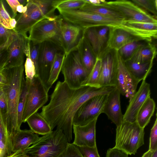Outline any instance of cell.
Here are the masks:
<instances>
[{"label": "cell", "instance_id": "cell-1", "mask_svg": "<svg viewBox=\"0 0 157 157\" xmlns=\"http://www.w3.org/2000/svg\"><path fill=\"white\" fill-rule=\"evenodd\" d=\"M115 86L95 87L82 86L73 89L64 82L59 81L52 94L50 102L44 106L40 113L49 124L52 130H61L68 142L72 140V121L78 109L90 98L109 94Z\"/></svg>", "mask_w": 157, "mask_h": 157}, {"label": "cell", "instance_id": "cell-2", "mask_svg": "<svg viewBox=\"0 0 157 157\" xmlns=\"http://www.w3.org/2000/svg\"><path fill=\"white\" fill-rule=\"evenodd\" d=\"M3 71L8 82L3 86L6 94L8 106V117L6 128L10 147L12 137L20 130L17 122V107L21 88L24 77V66H21L4 67Z\"/></svg>", "mask_w": 157, "mask_h": 157}, {"label": "cell", "instance_id": "cell-3", "mask_svg": "<svg viewBox=\"0 0 157 157\" xmlns=\"http://www.w3.org/2000/svg\"><path fill=\"white\" fill-rule=\"evenodd\" d=\"M27 10L19 15L15 28L16 33L28 37L32 27L44 19L55 15L54 0H28Z\"/></svg>", "mask_w": 157, "mask_h": 157}, {"label": "cell", "instance_id": "cell-4", "mask_svg": "<svg viewBox=\"0 0 157 157\" xmlns=\"http://www.w3.org/2000/svg\"><path fill=\"white\" fill-rule=\"evenodd\" d=\"M68 143L63 132L56 129L39 137L24 151L29 157H59Z\"/></svg>", "mask_w": 157, "mask_h": 157}, {"label": "cell", "instance_id": "cell-5", "mask_svg": "<svg viewBox=\"0 0 157 157\" xmlns=\"http://www.w3.org/2000/svg\"><path fill=\"white\" fill-rule=\"evenodd\" d=\"M144 129L136 122H123L117 127L114 147L128 155H135L138 149L144 144Z\"/></svg>", "mask_w": 157, "mask_h": 157}, {"label": "cell", "instance_id": "cell-6", "mask_svg": "<svg viewBox=\"0 0 157 157\" xmlns=\"http://www.w3.org/2000/svg\"><path fill=\"white\" fill-rule=\"evenodd\" d=\"M58 11L65 21L79 27L84 32L91 27L118 26L124 21L105 17L80 9Z\"/></svg>", "mask_w": 157, "mask_h": 157}, {"label": "cell", "instance_id": "cell-7", "mask_svg": "<svg viewBox=\"0 0 157 157\" xmlns=\"http://www.w3.org/2000/svg\"><path fill=\"white\" fill-rule=\"evenodd\" d=\"M62 19L59 14L39 21L29 32V40L35 44L45 41L51 42L62 48L61 25Z\"/></svg>", "mask_w": 157, "mask_h": 157}, {"label": "cell", "instance_id": "cell-8", "mask_svg": "<svg viewBox=\"0 0 157 157\" xmlns=\"http://www.w3.org/2000/svg\"><path fill=\"white\" fill-rule=\"evenodd\" d=\"M61 71L64 81L73 89L81 87L89 75L81 63L78 48L65 55Z\"/></svg>", "mask_w": 157, "mask_h": 157}, {"label": "cell", "instance_id": "cell-9", "mask_svg": "<svg viewBox=\"0 0 157 157\" xmlns=\"http://www.w3.org/2000/svg\"><path fill=\"white\" fill-rule=\"evenodd\" d=\"M27 80L29 82V85L22 117V123L25 122L28 118L43 107L48 98V92L39 76H35L31 81Z\"/></svg>", "mask_w": 157, "mask_h": 157}, {"label": "cell", "instance_id": "cell-10", "mask_svg": "<svg viewBox=\"0 0 157 157\" xmlns=\"http://www.w3.org/2000/svg\"><path fill=\"white\" fill-rule=\"evenodd\" d=\"M108 94L97 95L83 103L74 116L73 125H84L97 119L99 115L103 113Z\"/></svg>", "mask_w": 157, "mask_h": 157}, {"label": "cell", "instance_id": "cell-11", "mask_svg": "<svg viewBox=\"0 0 157 157\" xmlns=\"http://www.w3.org/2000/svg\"><path fill=\"white\" fill-rule=\"evenodd\" d=\"M62 52L64 51L61 47L52 42L45 41L39 44L36 76H39L45 88L56 54Z\"/></svg>", "mask_w": 157, "mask_h": 157}, {"label": "cell", "instance_id": "cell-12", "mask_svg": "<svg viewBox=\"0 0 157 157\" xmlns=\"http://www.w3.org/2000/svg\"><path fill=\"white\" fill-rule=\"evenodd\" d=\"M106 4L121 14L126 20L157 23L156 17L143 10L131 1H106Z\"/></svg>", "mask_w": 157, "mask_h": 157}, {"label": "cell", "instance_id": "cell-13", "mask_svg": "<svg viewBox=\"0 0 157 157\" xmlns=\"http://www.w3.org/2000/svg\"><path fill=\"white\" fill-rule=\"evenodd\" d=\"M99 56L101 61L99 87L116 86L117 72V51L106 48Z\"/></svg>", "mask_w": 157, "mask_h": 157}, {"label": "cell", "instance_id": "cell-14", "mask_svg": "<svg viewBox=\"0 0 157 157\" xmlns=\"http://www.w3.org/2000/svg\"><path fill=\"white\" fill-rule=\"evenodd\" d=\"M117 72L116 87L121 94L131 100L136 92L139 82L126 67L124 62L117 52Z\"/></svg>", "mask_w": 157, "mask_h": 157}, {"label": "cell", "instance_id": "cell-15", "mask_svg": "<svg viewBox=\"0 0 157 157\" xmlns=\"http://www.w3.org/2000/svg\"><path fill=\"white\" fill-rule=\"evenodd\" d=\"M62 47L65 55L77 49L84 36V30L79 27L65 21L61 25Z\"/></svg>", "mask_w": 157, "mask_h": 157}, {"label": "cell", "instance_id": "cell-16", "mask_svg": "<svg viewBox=\"0 0 157 157\" xmlns=\"http://www.w3.org/2000/svg\"><path fill=\"white\" fill-rule=\"evenodd\" d=\"M150 85L143 80L137 91L129 101L125 113L123 115V122L130 123L136 122L137 113L147 98L150 96Z\"/></svg>", "mask_w": 157, "mask_h": 157}, {"label": "cell", "instance_id": "cell-17", "mask_svg": "<svg viewBox=\"0 0 157 157\" xmlns=\"http://www.w3.org/2000/svg\"><path fill=\"white\" fill-rule=\"evenodd\" d=\"M133 35L148 42L157 36V23L124 20L119 25Z\"/></svg>", "mask_w": 157, "mask_h": 157}, {"label": "cell", "instance_id": "cell-18", "mask_svg": "<svg viewBox=\"0 0 157 157\" xmlns=\"http://www.w3.org/2000/svg\"><path fill=\"white\" fill-rule=\"evenodd\" d=\"M109 27H93L86 29L84 35L90 44L96 57L106 48Z\"/></svg>", "mask_w": 157, "mask_h": 157}, {"label": "cell", "instance_id": "cell-19", "mask_svg": "<svg viewBox=\"0 0 157 157\" xmlns=\"http://www.w3.org/2000/svg\"><path fill=\"white\" fill-rule=\"evenodd\" d=\"M97 120L84 125H73L75 137L73 144L78 147L96 146L95 132Z\"/></svg>", "mask_w": 157, "mask_h": 157}, {"label": "cell", "instance_id": "cell-20", "mask_svg": "<svg viewBox=\"0 0 157 157\" xmlns=\"http://www.w3.org/2000/svg\"><path fill=\"white\" fill-rule=\"evenodd\" d=\"M28 37L16 33L14 39L9 47L8 59L5 67L10 68L23 64L24 48Z\"/></svg>", "mask_w": 157, "mask_h": 157}, {"label": "cell", "instance_id": "cell-21", "mask_svg": "<svg viewBox=\"0 0 157 157\" xmlns=\"http://www.w3.org/2000/svg\"><path fill=\"white\" fill-rule=\"evenodd\" d=\"M121 94L116 88L108 94L105 104L103 113L116 126L120 125L123 122L120 102Z\"/></svg>", "mask_w": 157, "mask_h": 157}, {"label": "cell", "instance_id": "cell-22", "mask_svg": "<svg viewBox=\"0 0 157 157\" xmlns=\"http://www.w3.org/2000/svg\"><path fill=\"white\" fill-rule=\"evenodd\" d=\"M109 27L106 48L117 51L129 43L136 40H143L133 35L119 25Z\"/></svg>", "mask_w": 157, "mask_h": 157}, {"label": "cell", "instance_id": "cell-23", "mask_svg": "<svg viewBox=\"0 0 157 157\" xmlns=\"http://www.w3.org/2000/svg\"><path fill=\"white\" fill-rule=\"evenodd\" d=\"M39 137L30 130H20L12 138L11 152L18 151H25L34 143Z\"/></svg>", "mask_w": 157, "mask_h": 157}, {"label": "cell", "instance_id": "cell-24", "mask_svg": "<svg viewBox=\"0 0 157 157\" xmlns=\"http://www.w3.org/2000/svg\"><path fill=\"white\" fill-rule=\"evenodd\" d=\"M78 50L81 63L89 74L95 65L97 57L84 35Z\"/></svg>", "mask_w": 157, "mask_h": 157}, {"label": "cell", "instance_id": "cell-25", "mask_svg": "<svg viewBox=\"0 0 157 157\" xmlns=\"http://www.w3.org/2000/svg\"><path fill=\"white\" fill-rule=\"evenodd\" d=\"M138 63L128 60L124 62L125 65L132 76L139 82L145 80L151 73L153 61Z\"/></svg>", "mask_w": 157, "mask_h": 157}, {"label": "cell", "instance_id": "cell-26", "mask_svg": "<svg viewBox=\"0 0 157 157\" xmlns=\"http://www.w3.org/2000/svg\"><path fill=\"white\" fill-rule=\"evenodd\" d=\"M106 2L98 5H93L86 3L80 9L108 18L126 20L124 16L113 8L107 5Z\"/></svg>", "mask_w": 157, "mask_h": 157}, {"label": "cell", "instance_id": "cell-27", "mask_svg": "<svg viewBox=\"0 0 157 157\" xmlns=\"http://www.w3.org/2000/svg\"><path fill=\"white\" fill-rule=\"evenodd\" d=\"M155 108L154 100L148 97L139 109L136 117V122L141 128H144L149 122Z\"/></svg>", "mask_w": 157, "mask_h": 157}, {"label": "cell", "instance_id": "cell-28", "mask_svg": "<svg viewBox=\"0 0 157 157\" xmlns=\"http://www.w3.org/2000/svg\"><path fill=\"white\" fill-rule=\"evenodd\" d=\"M156 54L155 45L148 42L139 48L128 60L138 63L147 62L154 59Z\"/></svg>", "mask_w": 157, "mask_h": 157}, {"label": "cell", "instance_id": "cell-29", "mask_svg": "<svg viewBox=\"0 0 157 157\" xmlns=\"http://www.w3.org/2000/svg\"><path fill=\"white\" fill-rule=\"evenodd\" d=\"M26 122L30 129L36 134L44 135L52 131L48 122L37 112L31 115Z\"/></svg>", "mask_w": 157, "mask_h": 157}, {"label": "cell", "instance_id": "cell-30", "mask_svg": "<svg viewBox=\"0 0 157 157\" xmlns=\"http://www.w3.org/2000/svg\"><path fill=\"white\" fill-rule=\"evenodd\" d=\"M65 55L64 52L57 53L53 63L46 89L48 92L52 85L56 81L61 70Z\"/></svg>", "mask_w": 157, "mask_h": 157}, {"label": "cell", "instance_id": "cell-31", "mask_svg": "<svg viewBox=\"0 0 157 157\" xmlns=\"http://www.w3.org/2000/svg\"><path fill=\"white\" fill-rule=\"evenodd\" d=\"M148 42L142 40L132 41L125 45L117 52L125 62L128 60L139 48Z\"/></svg>", "mask_w": 157, "mask_h": 157}, {"label": "cell", "instance_id": "cell-32", "mask_svg": "<svg viewBox=\"0 0 157 157\" xmlns=\"http://www.w3.org/2000/svg\"><path fill=\"white\" fill-rule=\"evenodd\" d=\"M101 59L100 56L96 57L95 65L86 81L82 86H87L95 87H99V82L101 65Z\"/></svg>", "mask_w": 157, "mask_h": 157}, {"label": "cell", "instance_id": "cell-33", "mask_svg": "<svg viewBox=\"0 0 157 157\" xmlns=\"http://www.w3.org/2000/svg\"><path fill=\"white\" fill-rule=\"evenodd\" d=\"M28 85V81L24 78L21 88L17 107V124L20 128L22 123V117L26 101Z\"/></svg>", "mask_w": 157, "mask_h": 157}, {"label": "cell", "instance_id": "cell-34", "mask_svg": "<svg viewBox=\"0 0 157 157\" xmlns=\"http://www.w3.org/2000/svg\"><path fill=\"white\" fill-rule=\"evenodd\" d=\"M86 4L84 0H54V4L58 10L80 9Z\"/></svg>", "mask_w": 157, "mask_h": 157}, {"label": "cell", "instance_id": "cell-35", "mask_svg": "<svg viewBox=\"0 0 157 157\" xmlns=\"http://www.w3.org/2000/svg\"><path fill=\"white\" fill-rule=\"evenodd\" d=\"M6 127L0 113V157L11 153Z\"/></svg>", "mask_w": 157, "mask_h": 157}, {"label": "cell", "instance_id": "cell-36", "mask_svg": "<svg viewBox=\"0 0 157 157\" xmlns=\"http://www.w3.org/2000/svg\"><path fill=\"white\" fill-rule=\"evenodd\" d=\"M131 1L147 12L150 13L156 17L157 0H132Z\"/></svg>", "mask_w": 157, "mask_h": 157}, {"label": "cell", "instance_id": "cell-37", "mask_svg": "<svg viewBox=\"0 0 157 157\" xmlns=\"http://www.w3.org/2000/svg\"><path fill=\"white\" fill-rule=\"evenodd\" d=\"M16 33L13 31L8 41L4 44L0 46V69L5 67L7 61L9 47L14 39Z\"/></svg>", "mask_w": 157, "mask_h": 157}, {"label": "cell", "instance_id": "cell-38", "mask_svg": "<svg viewBox=\"0 0 157 157\" xmlns=\"http://www.w3.org/2000/svg\"><path fill=\"white\" fill-rule=\"evenodd\" d=\"M0 113L6 127L8 117V106L6 94L3 86L1 85H0Z\"/></svg>", "mask_w": 157, "mask_h": 157}, {"label": "cell", "instance_id": "cell-39", "mask_svg": "<svg viewBox=\"0 0 157 157\" xmlns=\"http://www.w3.org/2000/svg\"><path fill=\"white\" fill-rule=\"evenodd\" d=\"M24 66L25 79L31 81L36 76V73L34 64L29 56L26 57Z\"/></svg>", "mask_w": 157, "mask_h": 157}, {"label": "cell", "instance_id": "cell-40", "mask_svg": "<svg viewBox=\"0 0 157 157\" xmlns=\"http://www.w3.org/2000/svg\"><path fill=\"white\" fill-rule=\"evenodd\" d=\"M59 157H83L78 147L73 143H68L63 152Z\"/></svg>", "mask_w": 157, "mask_h": 157}, {"label": "cell", "instance_id": "cell-41", "mask_svg": "<svg viewBox=\"0 0 157 157\" xmlns=\"http://www.w3.org/2000/svg\"><path fill=\"white\" fill-rule=\"evenodd\" d=\"M11 18L5 7L3 1L0 0V24L8 29H12L10 25Z\"/></svg>", "mask_w": 157, "mask_h": 157}, {"label": "cell", "instance_id": "cell-42", "mask_svg": "<svg viewBox=\"0 0 157 157\" xmlns=\"http://www.w3.org/2000/svg\"><path fill=\"white\" fill-rule=\"evenodd\" d=\"M156 119L151 130L149 140V150L152 152L157 150V118Z\"/></svg>", "mask_w": 157, "mask_h": 157}, {"label": "cell", "instance_id": "cell-43", "mask_svg": "<svg viewBox=\"0 0 157 157\" xmlns=\"http://www.w3.org/2000/svg\"><path fill=\"white\" fill-rule=\"evenodd\" d=\"M83 157H100L98 153L97 146L78 147Z\"/></svg>", "mask_w": 157, "mask_h": 157}, {"label": "cell", "instance_id": "cell-44", "mask_svg": "<svg viewBox=\"0 0 157 157\" xmlns=\"http://www.w3.org/2000/svg\"><path fill=\"white\" fill-rule=\"evenodd\" d=\"M13 31V29H8L0 24V46L8 41Z\"/></svg>", "mask_w": 157, "mask_h": 157}, {"label": "cell", "instance_id": "cell-45", "mask_svg": "<svg viewBox=\"0 0 157 157\" xmlns=\"http://www.w3.org/2000/svg\"><path fill=\"white\" fill-rule=\"evenodd\" d=\"M106 157H128V155L122 151L114 147L108 150Z\"/></svg>", "mask_w": 157, "mask_h": 157}, {"label": "cell", "instance_id": "cell-46", "mask_svg": "<svg viewBox=\"0 0 157 157\" xmlns=\"http://www.w3.org/2000/svg\"><path fill=\"white\" fill-rule=\"evenodd\" d=\"M6 1L10 7L13 13V18H15L17 15V6L20 5L18 0H6Z\"/></svg>", "mask_w": 157, "mask_h": 157}, {"label": "cell", "instance_id": "cell-47", "mask_svg": "<svg viewBox=\"0 0 157 157\" xmlns=\"http://www.w3.org/2000/svg\"><path fill=\"white\" fill-rule=\"evenodd\" d=\"M4 157H29L24 151L20 150L11 153Z\"/></svg>", "mask_w": 157, "mask_h": 157}, {"label": "cell", "instance_id": "cell-48", "mask_svg": "<svg viewBox=\"0 0 157 157\" xmlns=\"http://www.w3.org/2000/svg\"><path fill=\"white\" fill-rule=\"evenodd\" d=\"M3 68L0 69V85L5 86L8 84V82L6 76L3 71Z\"/></svg>", "mask_w": 157, "mask_h": 157}, {"label": "cell", "instance_id": "cell-49", "mask_svg": "<svg viewBox=\"0 0 157 157\" xmlns=\"http://www.w3.org/2000/svg\"><path fill=\"white\" fill-rule=\"evenodd\" d=\"M87 4L93 5H98L103 4L106 2V1L102 0H84Z\"/></svg>", "mask_w": 157, "mask_h": 157}, {"label": "cell", "instance_id": "cell-50", "mask_svg": "<svg viewBox=\"0 0 157 157\" xmlns=\"http://www.w3.org/2000/svg\"><path fill=\"white\" fill-rule=\"evenodd\" d=\"M27 9L26 5L24 6L20 4L17 6V12L20 13L21 14L25 12Z\"/></svg>", "mask_w": 157, "mask_h": 157}, {"label": "cell", "instance_id": "cell-51", "mask_svg": "<svg viewBox=\"0 0 157 157\" xmlns=\"http://www.w3.org/2000/svg\"><path fill=\"white\" fill-rule=\"evenodd\" d=\"M17 24V21L15 18L12 17L10 22V26L12 29L15 28Z\"/></svg>", "mask_w": 157, "mask_h": 157}, {"label": "cell", "instance_id": "cell-52", "mask_svg": "<svg viewBox=\"0 0 157 157\" xmlns=\"http://www.w3.org/2000/svg\"><path fill=\"white\" fill-rule=\"evenodd\" d=\"M153 153L148 150L143 155L142 157H152Z\"/></svg>", "mask_w": 157, "mask_h": 157}, {"label": "cell", "instance_id": "cell-53", "mask_svg": "<svg viewBox=\"0 0 157 157\" xmlns=\"http://www.w3.org/2000/svg\"><path fill=\"white\" fill-rule=\"evenodd\" d=\"M20 4L25 6L28 2V0H18Z\"/></svg>", "mask_w": 157, "mask_h": 157}]
</instances>
